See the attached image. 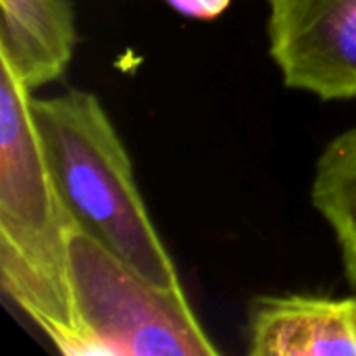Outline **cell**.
I'll return each instance as SVG.
<instances>
[{
  "label": "cell",
  "instance_id": "ba28073f",
  "mask_svg": "<svg viewBox=\"0 0 356 356\" xmlns=\"http://www.w3.org/2000/svg\"><path fill=\"white\" fill-rule=\"evenodd\" d=\"M165 2L179 15L198 21H213L221 17L232 4V0H165Z\"/></svg>",
  "mask_w": 356,
  "mask_h": 356
},
{
  "label": "cell",
  "instance_id": "6da1fadb",
  "mask_svg": "<svg viewBox=\"0 0 356 356\" xmlns=\"http://www.w3.org/2000/svg\"><path fill=\"white\" fill-rule=\"evenodd\" d=\"M31 96L0 63V286L60 355L94 356L71 280L77 223L44 159Z\"/></svg>",
  "mask_w": 356,
  "mask_h": 356
},
{
  "label": "cell",
  "instance_id": "9c48e42d",
  "mask_svg": "<svg viewBox=\"0 0 356 356\" xmlns=\"http://www.w3.org/2000/svg\"><path fill=\"white\" fill-rule=\"evenodd\" d=\"M340 250H342V265H344L346 280L356 294V246H340Z\"/></svg>",
  "mask_w": 356,
  "mask_h": 356
},
{
  "label": "cell",
  "instance_id": "5b68a950",
  "mask_svg": "<svg viewBox=\"0 0 356 356\" xmlns=\"http://www.w3.org/2000/svg\"><path fill=\"white\" fill-rule=\"evenodd\" d=\"M248 355L356 356V294L254 298L248 311Z\"/></svg>",
  "mask_w": 356,
  "mask_h": 356
},
{
  "label": "cell",
  "instance_id": "277c9868",
  "mask_svg": "<svg viewBox=\"0 0 356 356\" xmlns=\"http://www.w3.org/2000/svg\"><path fill=\"white\" fill-rule=\"evenodd\" d=\"M269 56L286 88L356 100V0H265Z\"/></svg>",
  "mask_w": 356,
  "mask_h": 356
},
{
  "label": "cell",
  "instance_id": "7a4b0ae2",
  "mask_svg": "<svg viewBox=\"0 0 356 356\" xmlns=\"http://www.w3.org/2000/svg\"><path fill=\"white\" fill-rule=\"evenodd\" d=\"M29 108L56 190L77 227L154 286L186 294L100 98L73 88L31 96Z\"/></svg>",
  "mask_w": 356,
  "mask_h": 356
},
{
  "label": "cell",
  "instance_id": "3957f363",
  "mask_svg": "<svg viewBox=\"0 0 356 356\" xmlns=\"http://www.w3.org/2000/svg\"><path fill=\"white\" fill-rule=\"evenodd\" d=\"M71 280L94 356L219 355L188 294L154 286L79 227L71 238Z\"/></svg>",
  "mask_w": 356,
  "mask_h": 356
},
{
  "label": "cell",
  "instance_id": "8992f818",
  "mask_svg": "<svg viewBox=\"0 0 356 356\" xmlns=\"http://www.w3.org/2000/svg\"><path fill=\"white\" fill-rule=\"evenodd\" d=\"M0 63L33 94L67 73L77 25L71 0H0Z\"/></svg>",
  "mask_w": 356,
  "mask_h": 356
},
{
  "label": "cell",
  "instance_id": "52a82bcc",
  "mask_svg": "<svg viewBox=\"0 0 356 356\" xmlns=\"http://www.w3.org/2000/svg\"><path fill=\"white\" fill-rule=\"evenodd\" d=\"M311 202L340 246H356V127L323 148L315 165Z\"/></svg>",
  "mask_w": 356,
  "mask_h": 356
}]
</instances>
